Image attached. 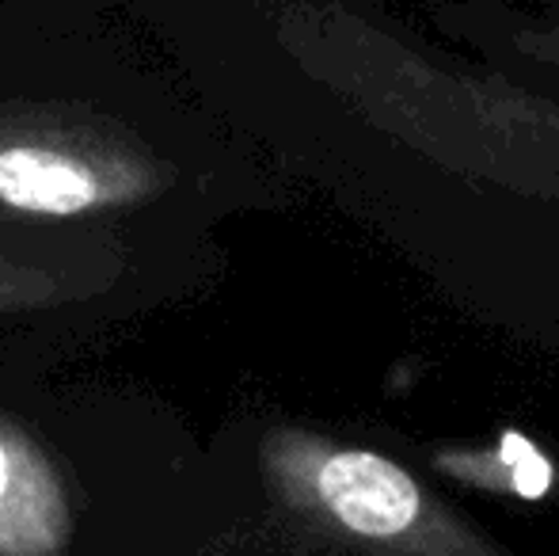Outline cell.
Wrapping results in <instances>:
<instances>
[{"mask_svg":"<svg viewBox=\"0 0 559 556\" xmlns=\"http://www.w3.org/2000/svg\"><path fill=\"white\" fill-rule=\"evenodd\" d=\"M537 58H548L559 66V31H545V35H537Z\"/></svg>","mask_w":559,"mask_h":556,"instance_id":"cell-5","label":"cell"},{"mask_svg":"<svg viewBox=\"0 0 559 556\" xmlns=\"http://www.w3.org/2000/svg\"><path fill=\"white\" fill-rule=\"evenodd\" d=\"M0 556H263L214 453L153 389L0 351Z\"/></svg>","mask_w":559,"mask_h":556,"instance_id":"cell-2","label":"cell"},{"mask_svg":"<svg viewBox=\"0 0 559 556\" xmlns=\"http://www.w3.org/2000/svg\"><path fill=\"white\" fill-rule=\"evenodd\" d=\"M263 556H518L389 450L282 412L210 430Z\"/></svg>","mask_w":559,"mask_h":556,"instance_id":"cell-3","label":"cell"},{"mask_svg":"<svg viewBox=\"0 0 559 556\" xmlns=\"http://www.w3.org/2000/svg\"><path fill=\"white\" fill-rule=\"evenodd\" d=\"M122 23V4L4 0L0 225L217 252L266 179Z\"/></svg>","mask_w":559,"mask_h":556,"instance_id":"cell-1","label":"cell"},{"mask_svg":"<svg viewBox=\"0 0 559 556\" xmlns=\"http://www.w3.org/2000/svg\"><path fill=\"white\" fill-rule=\"evenodd\" d=\"M217 275V252L0 225V351H73L156 317Z\"/></svg>","mask_w":559,"mask_h":556,"instance_id":"cell-4","label":"cell"}]
</instances>
